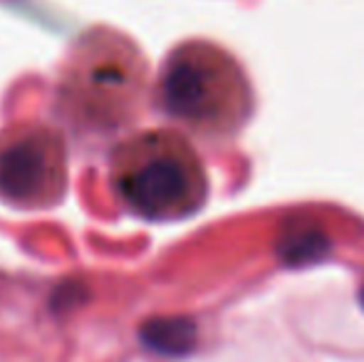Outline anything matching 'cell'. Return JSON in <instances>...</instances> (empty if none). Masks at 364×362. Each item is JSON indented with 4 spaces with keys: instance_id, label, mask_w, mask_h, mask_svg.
<instances>
[{
    "instance_id": "1",
    "label": "cell",
    "mask_w": 364,
    "mask_h": 362,
    "mask_svg": "<svg viewBox=\"0 0 364 362\" xmlns=\"http://www.w3.org/2000/svg\"><path fill=\"white\" fill-rule=\"evenodd\" d=\"M114 186L127 206L149 221L193 213L206 198V174L183 139L164 132L136 137L114 154Z\"/></svg>"
},
{
    "instance_id": "2",
    "label": "cell",
    "mask_w": 364,
    "mask_h": 362,
    "mask_svg": "<svg viewBox=\"0 0 364 362\" xmlns=\"http://www.w3.org/2000/svg\"><path fill=\"white\" fill-rule=\"evenodd\" d=\"M65 186L63 142L45 129L18 132L0 142V196L20 206H43Z\"/></svg>"
},
{
    "instance_id": "3",
    "label": "cell",
    "mask_w": 364,
    "mask_h": 362,
    "mask_svg": "<svg viewBox=\"0 0 364 362\" xmlns=\"http://www.w3.org/2000/svg\"><path fill=\"white\" fill-rule=\"evenodd\" d=\"M161 100L168 115L198 129H223L230 124L228 100L218 90V75L198 58H176L161 80Z\"/></svg>"
},
{
    "instance_id": "4",
    "label": "cell",
    "mask_w": 364,
    "mask_h": 362,
    "mask_svg": "<svg viewBox=\"0 0 364 362\" xmlns=\"http://www.w3.org/2000/svg\"><path fill=\"white\" fill-rule=\"evenodd\" d=\"M141 340L161 355H186L196 343V325L188 318H156L141 328Z\"/></svg>"
},
{
    "instance_id": "5",
    "label": "cell",
    "mask_w": 364,
    "mask_h": 362,
    "mask_svg": "<svg viewBox=\"0 0 364 362\" xmlns=\"http://www.w3.org/2000/svg\"><path fill=\"white\" fill-rule=\"evenodd\" d=\"M325 251H327V238L310 226L295 228L292 233H288V238L280 246V256L285 258V263H292V266L317 261Z\"/></svg>"
},
{
    "instance_id": "6",
    "label": "cell",
    "mask_w": 364,
    "mask_h": 362,
    "mask_svg": "<svg viewBox=\"0 0 364 362\" xmlns=\"http://www.w3.org/2000/svg\"><path fill=\"white\" fill-rule=\"evenodd\" d=\"M360 298H362V305H364V288H362V293H360Z\"/></svg>"
}]
</instances>
